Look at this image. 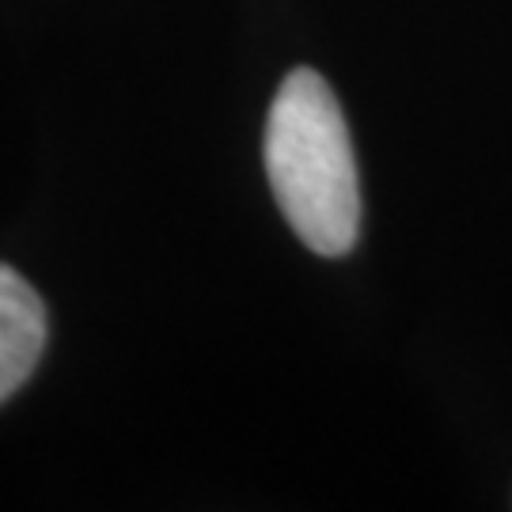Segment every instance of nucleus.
I'll use <instances>...</instances> for the list:
<instances>
[{
    "instance_id": "obj_1",
    "label": "nucleus",
    "mask_w": 512,
    "mask_h": 512,
    "mask_svg": "<svg viewBox=\"0 0 512 512\" xmlns=\"http://www.w3.org/2000/svg\"><path fill=\"white\" fill-rule=\"evenodd\" d=\"M266 179L296 239L342 258L361 236V179L338 95L315 69L281 80L262 137Z\"/></svg>"
},
{
    "instance_id": "obj_2",
    "label": "nucleus",
    "mask_w": 512,
    "mask_h": 512,
    "mask_svg": "<svg viewBox=\"0 0 512 512\" xmlns=\"http://www.w3.org/2000/svg\"><path fill=\"white\" fill-rule=\"evenodd\" d=\"M46 349V304L27 277L0 262V403L31 380Z\"/></svg>"
}]
</instances>
